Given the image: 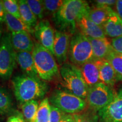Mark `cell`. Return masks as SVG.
I'll use <instances>...</instances> for the list:
<instances>
[{
    "label": "cell",
    "instance_id": "obj_12",
    "mask_svg": "<svg viewBox=\"0 0 122 122\" xmlns=\"http://www.w3.org/2000/svg\"><path fill=\"white\" fill-rule=\"evenodd\" d=\"M88 12L82 15L77 20L76 28H78L80 32L88 37L93 39L106 38V36L103 27L93 22L88 17Z\"/></svg>",
    "mask_w": 122,
    "mask_h": 122
},
{
    "label": "cell",
    "instance_id": "obj_17",
    "mask_svg": "<svg viewBox=\"0 0 122 122\" xmlns=\"http://www.w3.org/2000/svg\"><path fill=\"white\" fill-rule=\"evenodd\" d=\"M16 63L19 66L24 74L39 77L35 68L34 60L32 53L27 51L16 52Z\"/></svg>",
    "mask_w": 122,
    "mask_h": 122
},
{
    "label": "cell",
    "instance_id": "obj_28",
    "mask_svg": "<svg viewBox=\"0 0 122 122\" xmlns=\"http://www.w3.org/2000/svg\"><path fill=\"white\" fill-rule=\"evenodd\" d=\"M44 11L50 14L54 15L60 9L64 1L61 0H44L42 1Z\"/></svg>",
    "mask_w": 122,
    "mask_h": 122
},
{
    "label": "cell",
    "instance_id": "obj_3",
    "mask_svg": "<svg viewBox=\"0 0 122 122\" xmlns=\"http://www.w3.org/2000/svg\"><path fill=\"white\" fill-rule=\"evenodd\" d=\"M32 54L38 76L41 80L51 81L59 74L54 56L39 42L34 43Z\"/></svg>",
    "mask_w": 122,
    "mask_h": 122
},
{
    "label": "cell",
    "instance_id": "obj_19",
    "mask_svg": "<svg viewBox=\"0 0 122 122\" xmlns=\"http://www.w3.org/2000/svg\"><path fill=\"white\" fill-rule=\"evenodd\" d=\"M106 36L115 39L122 36V20L114 11L103 26Z\"/></svg>",
    "mask_w": 122,
    "mask_h": 122
},
{
    "label": "cell",
    "instance_id": "obj_11",
    "mask_svg": "<svg viewBox=\"0 0 122 122\" xmlns=\"http://www.w3.org/2000/svg\"><path fill=\"white\" fill-rule=\"evenodd\" d=\"M71 35L67 32L55 31L54 56L59 65L66 63L68 57Z\"/></svg>",
    "mask_w": 122,
    "mask_h": 122
},
{
    "label": "cell",
    "instance_id": "obj_38",
    "mask_svg": "<svg viewBox=\"0 0 122 122\" xmlns=\"http://www.w3.org/2000/svg\"><path fill=\"white\" fill-rule=\"evenodd\" d=\"M23 122H27L25 119H24V118L23 120Z\"/></svg>",
    "mask_w": 122,
    "mask_h": 122
},
{
    "label": "cell",
    "instance_id": "obj_26",
    "mask_svg": "<svg viewBox=\"0 0 122 122\" xmlns=\"http://www.w3.org/2000/svg\"><path fill=\"white\" fill-rule=\"evenodd\" d=\"M26 2L29 7L37 19H42L44 17V13L45 12L42 1L27 0Z\"/></svg>",
    "mask_w": 122,
    "mask_h": 122
},
{
    "label": "cell",
    "instance_id": "obj_29",
    "mask_svg": "<svg viewBox=\"0 0 122 122\" xmlns=\"http://www.w3.org/2000/svg\"><path fill=\"white\" fill-rule=\"evenodd\" d=\"M72 115L76 122H98V117L92 112L78 113Z\"/></svg>",
    "mask_w": 122,
    "mask_h": 122
},
{
    "label": "cell",
    "instance_id": "obj_23",
    "mask_svg": "<svg viewBox=\"0 0 122 122\" xmlns=\"http://www.w3.org/2000/svg\"><path fill=\"white\" fill-rule=\"evenodd\" d=\"M13 107V100L9 92L0 86V115H4L10 112Z\"/></svg>",
    "mask_w": 122,
    "mask_h": 122
},
{
    "label": "cell",
    "instance_id": "obj_13",
    "mask_svg": "<svg viewBox=\"0 0 122 122\" xmlns=\"http://www.w3.org/2000/svg\"><path fill=\"white\" fill-rule=\"evenodd\" d=\"M10 35L12 45L16 52H32L34 47V42L28 32L24 31L11 32Z\"/></svg>",
    "mask_w": 122,
    "mask_h": 122
},
{
    "label": "cell",
    "instance_id": "obj_14",
    "mask_svg": "<svg viewBox=\"0 0 122 122\" xmlns=\"http://www.w3.org/2000/svg\"><path fill=\"white\" fill-rule=\"evenodd\" d=\"M80 69L84 80L89 88L101 82L97 59H93L84 63L81 66Z\"/></svg>",
    "mask_w": 122,
    "mask_h": 122
},
{
    "label": "cell",
    "instance_id": "obj_7",
    "mask_svg": "<svg viewBox=\"0 0 122 122\" xmlns=\"http://www.w3.org/2000/svg\"><path fill=\"white\" fill-rule=\"evenodd\" d=\"M16 63L10 33H6L0 42V79L7 80L11 77Z\"/></svg>",
    "mask_w": 122,
    "mask_h": 122
},
{
    "label": "cell",
    "instance_id": "obj_10",
    "mask_svg": "<svg viewBox=\"0 0 122 122\" xmlns=\"http://www.w3.org/2000/svg\"><path fill=\"white\" fill-rule=\"evenodd\" d=\"M34 34L38 42L54 55L55 31L49 22L42 20L34 28Z\"/></svg>",
    "mask_w": 122,
    "mask_h": 122
},
{
    "label": "cell",
    "instance_id": "obj_21",
    "mask_svg": "<svg viewBox=\"0 0 122 122\" xmlns=\"http://www.w3.org/2000/svg\"><path fill=\"white\" fill-rule=\"evenodd\" d=\"M20 19L26 25L34 30L38 23L37 18L32 13L25 0L18 1Z\"/></svg>",
    "mask_w": 122,
    "mask_h": 122
},
{
    "label": "cell",
    "instance_id": "obj_33",
    "mask_svg": "<svg viewBox=\"0 0 122 122\" xmlns=\"http://www.w3.org/2000/svg\"><path fill=\"white\" fill-rule=\"evenodd\" d=\"M24 117L22 114L18 113L10 116L7 119V122H23Z\"/></svg>",
    "mask_w": 122,
    "mask_h": 122
},
{
    "label": "cell",
    "instance_id": "obj_5",
    "mask_svg": "<svg viewBox=\"0 0 122 122\" xmlns=\"http://www.w3.org/2000/svg\"><path fill=\"white\" fill-rule=\"evenodd\" d=\"M68 58L71 63L77 66L94 59L89 40L80 32H75L71 38Z\"/></svg>",
    "mask_w": 122,
    "mask_h": 122
},
{
    "label": "cell",
    "instance_id": "obj_37",
    "mask_svg": "<svg viewBox=\"0 0 122 122\" xmlns=\"http://www.w3.org/2000/svg\"><path fill=\"white\" fill-rule=\"evenodd\" d=\"M4 35L3 34V30H2V27H1V25H0V42H1V40H2Z\"/></svg>",
    "mask_w": 122,
    "mask_h": 122
},
{
    "label": "cell",
    "instance_id": "obj_24",
    "mask_svg": "<svg viewBox=\"0 0 122 122\" xmlns=\"http://www.w3.org/2000/svg\"><path fill=\"white\" fill-rule=\"evenodd\" d=\"M105 59L112 66L118 76L119 81H122V54L113 50Z\"/></svg>",
    "mask_w": 122,
    "mask_h": 122
},
{
    "label": "cell",
    "instance_id": "obj_20",
    "mask_svg": "<svg viewBox=\"0 0 122 122\" xmlns=\"http://www.w3.org/2000/svg\"><path fill=\"white\" fill-rule=\"evenodd\" d=\"M5 23L9 31L11 32H27L29 33H34V30L30 28L23 22L21 19L15 17L11 14L6 13Z\"/></svg>",
    "mask_w": 122,
    "mask_h": 122
},
{
    "label": "cell",
    "instance_id": "obj_25",
    "mask_svg": "<svg viewBox=\"0 0 122 122\" xmlns=\"http://www.w3.org/2000/svg\"><path fill=\"white\" fill-rule=\"evenodd\" d=\"M50 106L49 99L44 98L40 103L34 122H49Z\"/></svg>",
    "mask_w": 122,
    "mask_h": 122
},
{
    "label": "cell",
    "instance_id": "obj_22",
    "mask_svg": "<svg viewBox=\"0 0 122 122\" xmlns=\"http://www.w3.org/2000/svg\"><path fill=\"white\" fill-rule=\"evenodd\" d=\"M39 105L36 100H31L23 103L22 115L27 122H34Z\"/></svg>",
    "mask_w": 122,
    "mask_h": 122
},
{
    "label": "cell",
    "instance_id": "obj_34",
    "mask_svg": "<svg viewBox=\"0 0 122 122\" xmlns=\"http://www.w3.org/2000/svg\"><path fill=\"white\" fill-rule=\"evenodd\" d=\"M114 7L116 10L115 12L122 20V0L117 1V3Z\"/></svg>",
    "mask_w": 122,
    "mask_h": 122
},
{
    "label": "cell",
    "instance_id": "obj_4",
    "mask_svg": "<svg viewBox=\"0 0 122 122\" xmlns=\"http://www.w3.org/2000/svg\"><path fill=\"white\" fill-rule=\"evenodd\" d=\"M59 74L67 91L86 100L89 87L84 80L78 66L70 63H64L61 66Z\"/></svg>",
    "mask_w": 122,
    "mask_h": 122
},
{
    "label": "cell",
    "instance_id": "obj_27",
    "mask_svg": "<svg viewBox=\"0 0 122 122\" xmlns=\"http://www.w3.org/2000/svg\"><path fill=\"white\" fill-rule=\"evenodd\" d=\"M6 13L20 19L18 1L16 0H4L2 1Z\"/></svg>",
    "mask_w": 122,
    "mask_h": 122
},
{
    "label": "cell",
    "instance_id": "obj_16",
    "mask_svg": "<svg viewBox=\"0 0 122 122\" xmlns=\"http://www.w3.org/2000/svg\"><path fill=\"white\" fill-rule=\"evenodd\" d=\"M97 60L100 71V81L112 88L119 81L115 70L106 59Z\"/></svg>",
    "mask_w": 122,
    "mask_h": 122
},
{
    "label": "cell",
    "instance_id": "obj_35",
    "mask_svg": "<svg viewBox=\"0 0 122 122\" xmlns=\"http://www.w3.org/2000/svg\"><path fill=\"white\" fill-rule=\"evenodd\" d=\"M6 11L5 10L2 1H0V23L5 22Z\"/></svg>",
    "mask_w": 122,
    "mask_h": 122
},
{
    "label": "cell",
    "instance_id": "obj_36",
    "mask_svg": "<svg viewBox=\"0 0 122 122\" xmlns=\"http://www.w3.org/2000/svg\"><path fill=\"white\" fill-rule=\"evenodd\" d=\"M60 122H76L73 115L71 114H66L62 118Z\"/></svg>",
    "mask_w": 122,
    "mask_h": 122
},
{
    "label": "cell",
    "instance_id": "obj_6",
    "mask_svg": "<svg viewBox=\"0 0 122 122\" xmlns=\"http://www.w3.org/2000/svg\"><path fill=\"white\" fill-rule=\"evenodd\" d=\"M49 101L65 114H75L83 111L86 106V101L66 90H56L50 96Z\"/></svg>",
    "mask_w": 122,
    "mask_h": 122
},
{
    "label": "cell",
    "instance_id": "obj_8",
    "mask_svg": "<svg viewBox=\"0 0 122 122\" xmlns=\"http://www.w3.org/2000/svg\"><path fill=\"white\" fill-rule=\"evenodd\" d=\"M115 94L112 88L100 82L88 89L86 104L92 111H99L112 101Z\"/></svg>",
    "mask_w": 122,
    "mask_h": 122
},
{
    "label": "cell",
    "instance_id": "obj_15",
    "mask_svg": "<svg viewBox=\"0 0 122 122\" xmlns=\"http://www.w3.org/2000/svg\"><path fill=\"white\" fill-rule=\"evenodd\" d=\"M88 38L91 44L94 59H105L110 53L114 50L111 42L106 37L100 39Z\"/></svg>",
    "mask_w": 122,
    "mask_h": 122
},
{
    "label": "cell",
    "instance_id": "obj_31",
    "mask_svg": "<svg viewBox=\"0 0 122 122\" xmlns=\"http://www.w3.org/2000/svg\"><path fill=\"white\" fill-rule=\"evenodd\" d=\"M111 44L115 51L122 54V36L112 39Z\"/></svg>",
    "mask_w": 122,
    "mask_h": 122
},
{
    "label": "cell",
    "instance_id": "obj_1",
    "mask_svg": "<svg viewBox=\"0 0 122 122\" xmlns=\"http://www.w3.org/2000/svg\"><path fill=\"white\" fill-rule=\"evenodd\" d=\"M11 83L15 98L22 103L42 98L49 90L46 82L37 76L19 75L13 77Z\"/></svg>",
    "mask_w": 122,
    "mask_h": 122
},
{
    "label": "cell",
    "instance_id": "obj_9",
    "mask_svg": "<svg viewBox=\"0 0 122 122\" xmlns=\"http://www.w3.org/2000/svg\"><path fill=\"white\" fill-rule=\"evenodd\" d=\"M101 122H122V87L115 93L113 100L98 111Z\"/></svg>",
    "mask_w": 122,
    "mask_h": 122
},
{
    "label": "cell",
    "instance_id": "obj_32",
    "mask_svg": "<svg viewBox=\"0 0 122 122\" xmlns=\"http://www.w3.org/2000/svg\"><path fill=\"white\" fill-rule=\"evenodd\" d=\"M96 6H105L110 7L115 6L117 1L114 0H97L94 1Z\"/></svg>",
    "mask_w": 122,
    "mask_h": 122
},
{
    "label": "cell",
    "instance_id": "obj_18",
    "mask_svg": "<svg viewBox=\"0 0 122 122\" xmlns=\"http://www.w3.org/2000/svg\"><path fill=\"white\" fill-rule=\"evenodd\" d=\"M114 11L112 7L95 6L94 8L90 9L87 15L93 22L103 27Z\"/></svg>",
    "mask_w": 122,
    "mask_h": 122
},
{
    "label": "cell",
    "instance_id": "obj_30",
    "mask_svg": "<svg viewBox=\"0 0 122 122\" xmlns=\"http://www.w3.org/2000/svg\"><path fill=\"white\" fill-rule=\"evenodd\" d=\"M65 114V112L61 111L57 107L51 105V106H50L49 122H60L61 119Z\"/></svg>",
    "mask_w": 122,
    "mask_h": 122
},
{
    "label": "cell",
    "instance_id": "obj_2",
    "mask_svg": "<svg viewBox=\"0 0 122 122\" xmlns=\"http://www.w3.org/2000/svg\"><path fill=\"white\" fill-rule=\"evenodd\" d=\"M89 5L83 0H65L54 15V21L61 31L75 33L76 23L79 18L90 10Z\"/></svg>",
    "mask_w": 122,
    "mask_h": 122
}]
</instances>
